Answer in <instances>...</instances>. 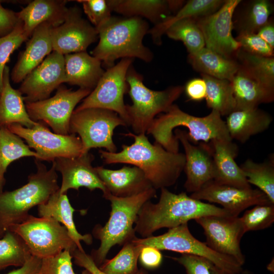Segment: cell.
Listing matches in <instances>:
<instances>
[{
  "label": "cell",
  "instance_id": "836d02e7",
  "mask_svg": "<svg viewBox=\"0 0 274 274\" xmlns=\"http://www.w3.org/2000/svg\"><path fill=\"white\" fill-rule=\"evenodd\" d=\"M25 157L36 159L38 155L21 138L7 127H0V194L5 182L4 174L8 166L14 161Z\"/></svg>",
  "mask_w": 274,
  "mask_h": 274
},
{
  "label": "cell",
  "instance_id": "d6986e66",
  "mask_svg": "<svg viewBox=\"0 0 274 274\" xmlns=\"http://www.w3.org/2000/svg\"><path fill=\"white\" fill-rule=\"evenodd\" d=\"M176 139L182 144L185 151V163L184 170L186 176L184 187L188 192L200 190L213 180V161L209 143L192 144L188 138L187 132L176 129Z\"/></svg>",
  "mask_w": 274,
  "mask_h": 274
},
{
  "label": "cell",
  "instance_id": "3957f363",
  "mask_svg": "<svg viewBox=\"0 0 274 274\" xmlns=\"http://www.w3.org/2000/svg\"><path fill=\"white\" fill-rule=\"evenodd\" d=\"M96 29L99 42L91 53L106 69L115 65L119 58H136L146 62L153 60V53L143 42L149 30L144 19L112 16Z\"/></svg>",
  "mask_w": 274,
  "mask_h": 274
},
{
  "label": "cell",
  "instance_id": "44dd1931",
  "mask_svg": "<svg viewBox=\"0 0 274 274\" xmlns=\"http://www.w3.org/2000/svg\"><path fill=\"white\" fill-rule=\"evenodd\" d=\"M213 161V180L215 182L241 188H250L235 158L238 147L232 140L215 139L209 143Z\"/></svg>",
  "mask_w": 274,
  "mask_h": 274
},
{
  "label": "cell",
  "instance_id": "ee69618b",
  "mask_svg": "<svg viewBox=\"0 0 274 274\" xmlns=\"http://www.w3.org/2000/svg\"><path fill=\"white\" fill-rule=\"evenodd\" d=\"M72 256L69 251L64 250L59 254L42 259L41 274H77L74 271ZM81 274H91L85 269Z\"/></svg>",
  "mask_w": 274,
  "mask_h": 274
},
{
  "label": "cell",
  "instance_id": "d4e9b609",
  "mask_svg": "<svg viewBox=\"0 0 274 274\" xmlns=\"http://www.w3.org/2000/svg\"><path fill=\"white\" fill-rule=\"evenodd\" d=\"M66 1L34 0L17 13L23 23L26 36L30 37L33 30L40 24L47 23L52 27L61 25L64 21L68 9Z\"/></svg>",
  "mask_w": 274,
  "mask_h": 274
},
{
  "label": "cell",
  "instance_id": "d590c367",
  "mask_svg": "<svg viewBox=\"0 0 274 274\" xmlns=\"http://www.w3.org/2000/svg\"><path fill=\"white\" fill-rule=\"evenodd\" d=\"M235 59L239 67L267 89L274 91V57L249 53L240 48Z\"/></svg>",
  "mask_w": 274,
  "mask_h": 274
},
{
  "label": "cell",
  "instance_id": "f35d334b",
  "mask_svg": "<svg viewBox=\"0 0 274 274\" xmlns=\"http://www.w3.org/2000/svg\"><path fill=\"white\" fill-rule=\"evenodd\" d=\"M31 256L26 244L16 233L8 230L0 238V270L11 266L21 267Z\"/></svg>",
  "mask_w": 274,
  "mask_h": 274
},
{
  "label": "cell",
  "instance_id": "ab89813d",
  "mask_svg": "<svg viewBox=\"0 0 274 274\" xmlns=\"http://www.w3.org/2000/svg\"><path fill=\"white\" fill-rule=\"evenodd\" d=\"M165 34L171 39L182 41L189 55L194 54L205 47L203 35L195 18L176 22L167 29Z\"/></svg>",
  "mask_w": 274,
  "mask_h": 274
},
{
  "label": "cell",
  "instance_id": "d6a6232c",
  "mask_svg": "<svg viewBox=\"0 0 274 274\" xmlns=\"http://www.w3.org/2000/svg\"><path fill=\"white\" fill-rule=\"evenodd\" d=\"M224 0H189L174 15L149 29L148 33L154 43L159 45L167 29L176 22L190 18H198L212 14L223 4Z\"/></svg>",
  "mask_w": 274,
  "mask_h": 274
},
{
  "label": "cell",
  "instance_id": "cb8c5ba5",
  "mask_svg": "<svg viewBox=\"0 0 274 274\" xmlns=\"http://www.w3.org/2000/svg\"><path fill=\"white\" fill-rule=\"evenodd\" d=\"M112 11L123 17L144 18L154 25L176 13L186 2L175 0H107Z\"/></svg>",
  "mask_w": 274,
  "mask_h": 274
},
{
  "label": "cell",
  "instance_id": "277c9868",
  "mask_svg": "<svg viewBox=\"0 0 274 274\" xmlns=\"http://www.w3.org/2000/svg\"><path fill=\"white\" fill-rule=\"evenodd\" d=\"M179 126L188 129V138L194 144L209 143L215 139L232 140L225 121L217 112L212 110L206 116L197 117L187 113L175 104L154 119L146 133L151 134L155 143L165 150L178 153L179 142L173 134V130Z\"/></svg>",
  "mask_w": 274,
  "mask_h": 274
},
{
  "label": "cell",
  "instance_id": "6da1fadb",
  "mask_svg": "<svg viewBox=\"0 0 274 274\" xmlns=\"http://www.w3.org/2000/svg\"><path fill=\"white\" fill-rule=\"evenodd\" d=\"M125 135L134 139L130 145H123L119 152L100 149L99 153L105 164L125 163L140 168L155 189L174 185L184 170V153L168 151L158 144L151 143L145 133L129 132Z\"/></svg>",
  "mask_w": 274,
  "mask_h": 274
},
{
  "label": "cell",
  "instance_id": "8d00e7d4",
  "mask_svg": "<svg viewBox=\"0 0 274 274\" xmlns=\"http://www.w3.org/2000/svg\"><path fill=\"white\" fill-rule=\"evenodd\" d=\"M135 236L126 242L113 258L106 259L98 267L100 270L107 274L136 273L139 269L138 260L143 247L134 241Z\"/></svg>",
  "mask_w": 274,
  "mask_h": 274
},
{
  "label": "cell",
  "instance_id": "9c48e42d",
  "mask_svg": "<svg viewBox=\"0 0 274 274\" xmlns=\"http://www.w3.org/2000/svg\"><path fill=\"white\" fill-rule=\"evenodd\" d=\"M119 126H127L115 112L100 108H88L74 111L70 123V134H78L82 144V154L92 148H105L116 152L113 142L114 129Z\"/></svg>",
  "mask_w": 274,
  "mask_h": 274
},
{
  "label": "cell",
  "instance_id": "f1b7e54d",
  "mask_svg": "<svg viewBox=\"0 0 274 274\" xmlns=\"http://www.w3.org/2000/svg\"><path fill=\"white\" fill-rule=\"evenodd\" d=\"M230 83L235 101V111L258 108L261 104L274 100V91L262 86L239 67Z\"/></svg>",
  "mask_w": 274,
  "mask_h": 274
},
{
  "label": "cell",
  "instance_id": "f907efd6",
  "mask_svg": "<svg viewBox=\"0 0 274 274\" xmlns=\"http://www.w3.org/2000/svg\"><path fill=\"white\" fill-rule=\"evenodd\" d=\"M20 21L17 13L5 8L0 2V37L10 33Z\"/></svg>",
  "mask_w": 274,
  "mask_h": 274
},
{
  "label": "cell",
  "instance_id": "484cf974",
  "mask_svg": "<svg viewBox=\"0 0 274 274\" xmlns=\"http://www.w3.org/2000/svg\"><path fill=\"white\" fill-rule=\"evenodd\" d=\"M64 56L65 83L92 90L105 72L101 61L86 51Z\"/></svg>",
  "mask_w": 274,
  "mask_h": 274
},
{
  "label": "cell",
  "instance_id": "8992f818",
  "mask_svg": "<svg viewBox=\"0 0 274 274\" xmlns=\"http://www.w3.org/2000/svg\"><path fill=\"white\" fill-rule=\"evenodd\" d=\"M156 196L153 188L128 197L114 196L108 191L103 194V197L111 202V211L106 224L104 226L97 224L92 232V235L100 242L98 248L92 250L90 254L98 267L106 259L112 247L123 245L135 236L133 225L138 213L146 202Z\"/></svg>",
  "mask_w": 274,
  "mask_h": 274
},
{
  "label": "cell",
  "instance_id": "c3c4849f",
  "mask_svg": "<svg viewBox=\"0 0 274 274\" xmlns=\"http://www.w3.org/2000/svg\"><path fill=\"white\" fill-rule=\"evenodd\" d=\"M139 259L143 268L156 269L162 262V255L160 250L151 247H144L140 252Z\"/></svg>",
  "mask_w": 274,
  "mask_h": 274
},
{
  "label": "cell",
  "instance_id": "e575fe53",
  "mask_svg": "<svg viewBox=\"0 0 274 274\" xmlns=\"http://www.w3.org/2000/svg\"><path fill=\"white\" fill-rule=\"evenodd\" d=\"M207 91V107L222 116H227L235 110V101L230 81L201 74Z\"/></svg>",
  "mask_w": 274,
  "mask_h": 274
},
{
  "label": "cell",
  "instance_id": "7c38bea8",
  "mask_svg": "<svg viewBox=\"0 0 274 274\" xmlns=\"http://www.w3.org/2000/svg\"><path fill=\"white\" fill-rule=\"evenodd\" d=\"M92 90L81 88L77 90L59 86L55 94L50 98L25 102V107L30 119L49 126L54 133L70 134V123L77 104L87 97Z\"/></svg>",
  "mask_w": 274,
  "mask_h": 274
},
{
  "label": "cell",
  "instance_id": "b9f144b4",
  "mask_svg": "<svg viewBox=\"0 0 274 274\" xmlns=\"http://www.w3.org/2000/svg\"><path fill=\"white\" fill-rule=\"evenodd\" d=\"M28 38L24 31L21 21L10 33L0 37V94L3 87L4 70L11 55Z\"/></svg>",
  "mask_w": 274,
  "mask_h": 274
},
{
  "label": "cell",
  "instance_id": "30bf717a",
  "mask_svg": "<svg viewBox=\"0 0 274 274\" xmlns=\"http://www.w3.org/2000/svg\"><path fill=\"white\" fill-rule=\"evenodd\" d=\"M134 241L144 247H151L159 250H167L206 258L232 274H240L242 266L233 258L219 253L206 243L196 239L190 232L188 223L169 228L164 234L146 238L135 236Z\"/></svg>",
  "mask_w": 274,
  "mask_h": 274
},
{
  "label": "cell",
  "instance_id": "603a6c76",
  "mask_svg": "<svg viewBox=\"0 0 274 274\" xmlns=\"http://www.w3.org/2000/svg\"><path fill=\"white\" fill-rule=\"evenodd\" d=\"M95 169L107 191L114 196L130 197L153 188L144 173L135 166H124L116 170L103 166Z\"/></svg>",
  "mask_w": 274,
  "mask_h": 274
},
{
  "label": "cell",
  "instance_id": "db71d44e",
  "mask_svg": "<svg viewBox=\"0 0 274 274\" xmlns=\"http://www.w3.org/2000/svg\"><path fill=\"white\" fill-rule=\"evenodd\" d=\"M272 260L271 261V262L268 264L267 266V269L271 272H273L272 270V264H273V261H272Z\"/></svg>",
  "mask_w": 274,
  "mask_h": 274
},
{
  "label": "cell",
  "instance_id": "f5cc1de1",
  "mask_svg": "<svg viewBox=\"0 0 274 274\" xmlns=\"http://www.w3.org/2000/svg\"><path fill=\"white\" fill-rule=\"evenodd\" d=\"M271 48L274 49V25L271 18L256 33Z\"/></svg>",
  "mask_w": 274,
  "mask_h": 274
},
{
  "label": "cell",
  "instance_id": "4fadbf2b",
  "mask_svg": "<svg viewBox=\"0 0 274 274\" xmlns=\"http://www.w3.org/2000/svg\"><path fill=\"white\" fill-rule=\"evenodd\" d=\"M7 127L36 151L38 155L36 159L53 162L58 158H73L82 155V144L79 136L52 132L41 122L31 128L16 123Z\"/></svg>",
  "mask_w": 274,
  "mask_h": 274
},
{
  "label": "cell",
  "instance_id": "2e32d148",
  "mask_svg": "<svg viewBox=\"0 0 274 274\" xmlns=\"http://www.w3.org/2000/svg\"><path fill=\"white\" fill-rule=\"evenodd\" d=\"M98 38L96 28L82 18L77 7L69 8L63 23L51 30L53 51L63 55L86 51Z\"/></svg>",
  "mask_w": 274,
  "mask_h": 274
},
{
  "label": "cell",
  "instance_id": "f6af8a7d",
  "mask_svg": "<svg viewBox=\"0 0 274 274\" xmlns=\"http://www.w3.org/2000/svg\"><path fill=\"white\" fill-rule=\"evenodd\" d=\"M84 13L96 28L105 23L112 16L107 0H79Z\"/></svg>",
  "mask_w": 274,
  "mask_h": 274
},
{
  "label": "cell",
  "instance_id": "681fc988",
  "mask_svg": "<svg viewBox=\"0 0 274 274\" xmlns=\"http://www.w3.org/2000/svg\"><path fill=\"white\" fill-rule=\"evenodd\" d=\"M188 98L193 101H199L205 99L207 86L204 80L201 78H195L189 80L184 87Z\"/></svg>",
  "mask_w": 274,
  "mask_h": 274
},
{
  "label": "cell",
  "instance_id": "bcb514c9",
  "mask_svg": "<svg viewBox=\"0 0 274 274\" xmlns=\"http://www.w3.org/2000/svg\"><path fill=\"white\" fill-rule=\"evenodd\" d=\"M241 49L258 56L273 57L274 50L257 33L242 32L235 38Z\"/></svg>",
  "mask_w": 274,
  "mask_h": 274
},
{
  "label": "cell",
  "instance_id": "11a10c76",
  "mask_svg": "<svg viewBox=\"0 0 274 274\" xmlns=\"http://www.w3.org/2000/svg\"><path fill=\"white\" fill-rule=\"evenodd\" d=\"M240 274H252V273L248 270H243V271Z\"/></svg>",
  "mask_w": 274,
  "mask_h": 274
},
{
  "label": "cell",
  "instance_id": "ac0fdd59",
  "mask_svg": "<svg viewBox=\"0 0 274 274\" xmlns=\"http://www.w3.org/2000/svg\"><path fill=\"white\" fill-rule=\"evenodd\" d=\"M190 196L198 200L207 201L210 203H218L235 217H238L242 211L249 207L272 203L258 189L220 184L213 180L199 191L192 193Z\"/></svg>",
  "mask_w": 274,
  "mask_h": 274
},
{
  "label": "cell",
  "instance_id": "52a82bcc",
  "mask_svg": "<svg viewBox=\"0 0 274 274\" xmlns=\"http://www.w3.org/2000/svg\"><path fill=\"white\" fill-rule=\"evenodd\" d=\"M126 81L132 102L126 105L127 123L137 134L146 133L155 117L166 112L184 91V87L179 85L160 91L148 88L142 76L132 65L127 71Z\"/></svg>",
  "mask_w": 274,
  "mask_h": 274
},
{
  "label": "cell",
  "instance_id": "74e56055",
  "mask_svg": "<svg viewBox=\"0 0 274 274\" xmlns=\"http://www.w3.org/2000/svg\"><path fill=\"white\" fill-rule=\"evenodd\" d=\"M239 166L249 184L257 187L274 203L273 160L258 163L248 159Z\"/></svg>",
  "mask_w": 274,
  "mask_h": 274
},
{
  "label": "cell",
  "instance_id": "5bb4252c",
  "mask_svg": "<svg viewBox=\"0 0 274 274\" xmlns=\"http://www.w3.org/2000/svg\"><path fill=\"white\" fill-rule=\"evenodd\" d=\"M241 0H225L214 13L196 18L204 38L205 47L228 58L235 59L241 48L232 36L233 16Z\"/></svg>",
  "mask_w": 274,
  "mask_h": 274
},
{
  "label": "cell",
  "instance_id": "5b68a950",
  "mask_svg": "<svg viewBox=\"0 0 274 274\" xmlns=\"http://www.w3.org/2000/svg\"><path fill=\"white\" fill-rule=\"evenodd\" d=\"M35 163L37 172L28 177L25 185L0 194V238L10 227L24 221L30 209L46 203L59 190L54 165L48 169L40 160L35 159Z\"/></svg>",
  "mask_w": 274,
  "mask_h": 274
},
{
  "label": "cell",
  "instance_id": "1f68e13d",
  "mask_svg": "<svg viewBox=\"0 0 274 274\" xmlns=\"http://www.w3.org/2000/svg\"><path fill=\"white\" fill-rule=\"evenodd\" d=\"M240 3L234 11L233 26L238 33H256L269 20L273 6L268 0H253Z\"/></svg>",
  "mask_w": 274,
  "mask_h": 274
},
{
  "label": "cell",
  "instance_id": "8fae6325",
  "mask_svg": "<svg viewBox=\"0 0 274 274\" xmlns=\"http://www.w3.org/2000/svg\"><path fill=\"white\" fill-rule=\"evenodd\" d=\"M133 59L122 58L105 71L95 87L74 110L100 108L117 113L126 123V105L124 95L128 91L126 75ZM128 126V125H127Z\"/></svg>",
  "mask_w": 274,
  "mask_h": 274
},
{
  "label": "cell",
  "instance_id": "7a4b0ae2",
  "mask_svg": "<svg viewBox=\"0 0 274 274\" xmlns=\"http://www.w3.org/2000/svg\"><path fill=\"white\" fill-rule=\"evenodd\" d=\"M160 190L158 202L147 201L137 215L134 230L142 238L152 236L159 229L172 228L202 217L234 216L221 207L193 198L185 192L176 194L165 188Z\"/></svg>",
  "mask_w": 274,
  "mask_h": 274
},
{
  "label": "cell",
  "instance_id": "7dc6e473",
  "mask_svg": "<svg viewBox=\"0 0 274 274\" xmlns=\"http://www.w3.org/2000/svg\"><path fill=\"white\" fill-rule=\"evenodd\" d=\"M71 255L74 259V263L88 270L91 274H107L100 270L95 264L90 255L86 254L84 251H80L77 248ZM135 274H149L144 268H141Z\"/></svg>",
  "mask_w": 274,
  "mask_h": 274
},
{
  "label": "cell",
  "instance_id": "7402d4cb",
  "mask_svg": "<svg viewBox=\"0 0 274 274\" xmlns=\"http://www.w3.org/2000/svg\"><path fill=\"white\" fill-rule=\"evenodd\" d=\"M52 28L50 24L43 23L33 30L10 74L13 82H21L53 51Z\"/></svg>",
  "mask_w": 274,
  "mask_h": 274
},
{
  "label": "cell",
  "instance_id": "f546056e",
  "mask_svg": "<svg viewBox=\"0 0 274 274\" xmlns=\"http://www.w3.org/2000/svg\"><path fill=\"white\" fill-rule=\"evenodd\" d=\"M75 211L66 193H60L59 190L52 194L46 203L38 206L40 217L52 218L61 223L68 230L77 248L84 251L81 241L90 245L92 243V236L90 234L82 235L78 231L73 220Z\"/></svg>",
  "mask_w": 274,
  "mask_h": 274
},
{
  "label": "cell",
  "instance_id": "ba28073f",
  "mask_svg": "<svg viewBox=\"0 0 274 274\" xmlns=\"http://www.w3.org/2000/svg\"><path fill=\"white\" fill-rule=\"evenodd\" d=\"M8 230L18 234L31 255L42 259L55 256L64 250L72 253L77 248L65 227L52 218L29 215Z\"/></svg>",
  "mask_w": 274,
  "mask_h": 274
},
{
  "label": "cell",
  "instance_id": "83f0119b",
  "mask_svg": "<svg viewBox=\"0 0 274 274\" xmlns=\"http://www.w3.org/2000/svg\"><path fill=\"white\" fill-rule=\"evenodd\" d=\"M272 120L268 113L256 108L231 112L227 116L225 124L231 139L244 143L268 129Z\"/></svg>",
  "mask_w": 274,
  "mask_h": 274
},
{
  "label": "cell",
  "instance_id": "ffe728a7",
  "mask_svg": "<svg viewBox=\"0 0 274 274\" xmlns=\"http://www.w3.org/2000/svg\"><path fill=\"white\" fill-rule=\"evenodd\" d=\"M94 159V156L88 152L76 157L55 159L52 164L62 176L59 192L64 194L71 189L78 190L80 187H85L90 191L98 189L103 194L106 193L105 186L92 165Z\"/></svg>",
  "mask_w": 274,
  "mask_h": 274
},
{
  "label": "cell",
  "instance_id": "816d5d0a",
  "mask_svg": "<svg viewBox=\"0 0 274 274\" xmlns=\"http://www.w3.org/2000/svg\"><path fill=\"white\" fill-rule=\"evenodd\" d=\"M42 259L31 256L25 264L7 274H41Z\"/></svg>",
  "mask_w": 274,
  "mask_h": 274
},
{
  "label": "cell",
  "instance_id": "60d3db41",
  "mask_svg": "<svg viewBox=\"0 0 274 274\" xmlns=\"http://www.w3.org/2000/svg\"><path fill=\"white\" fill-rule=\"evenodd\" d=\"M239 217L245 233L267 228L274 222V203L254 206Z\"/></svg>",
  "mask_w": 274,
  "mask_h": 274
},
{
  "label": "cell",
  "instance_id": "7bdbcfd3",
  "mask_svg": "<svg viewBox=\"0 0 274 274\" xmlns=\"http://www.w3.org/2000/svg\"><path fill=\"white\" fill-rule=\"evenodd\" d=\"M172 258L184 267L186 274H232L203 257L182 254Z\"/></svg>",
  "mask_w": 274,
  "mask_h": 274
},
{
  "label": "cell",
  "instance_id": "9a60e30c",
  "mask_svg": "<svg viewBox=\"0 0 274 274\" xmlns=\"http://www.w3.org/2000/svg\"><path fill=\"white\" fill-rule=\"evenodd\" d=\"M203 229L207 245L215 251L245 262L240 242L245 233L238 217L209 216L194 220Z\"/></svg>",
  "mask_w": 274,
  "mask_h": 274
},
{
  "label": "cell",
  "instance_id": "4316f807",
  "mask_svg": "<svg viewBox=\"0 0 274 274\" xmlns=\"http://www.w3.org/2000/svg\"><path fill=\"white\" fill-rule=\"evenodd\" d=\"M10 80V69L6 65L0 94V127L16 123L26 128H32L39 122L30 119L24 102V96L18 89L12 87Z\"/></svg>",
  "mask_w": 274,
  "mask_h": 274
},
{
  "label": "cell",
  "instance_id": "e0dca14e",
  "mask_svg": "<svg viewBox=\"0 0 274 274\" xmlns=\"http://www.w3.org/2000/svg\"><path fill=\"white\" fill-rule=\"evenodd\" d=\"M65 83L64 56L53 51L22 81L19 91L24 102H35L49 98L50 94Z\"/></svg>",
  "mask_w": 274,
  "mask_h": 274
},
{
  "label": "cell",
  "instance_id": "4dcf8cb0",
  "mask_svg": "<svg viewBox=\"0 0 274 274\" xmlns=\"http://www.w3.org/2000/svg\"><path fill=\"white\" fill-rule=\"evenodd\" d=\"M188 59L193 69L201 74L229 81L239 68L235 59L226 58L206 47L188 55Z\"/></svg>",
  "mask_w": 274,
  "mask_h": 274
}]
</instances>
